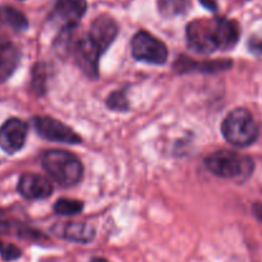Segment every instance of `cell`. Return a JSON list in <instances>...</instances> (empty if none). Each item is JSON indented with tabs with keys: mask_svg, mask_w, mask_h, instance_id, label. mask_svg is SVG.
Masks as SVG:
<instances>
[{
	"mask_svg": "<svg viewBox=\"0 0 262 262\" xmlns=\"http://www.w3.org/2000/svg\"><path fill=\"white\" fill-rule=\"evenodd\" d=\"M241 30L235 20L227 18L196 19L187 26V41L192 50L210 54L230 50L239 40Z\"/></svg>",
	"mask_w": 262,
	"mask_h": 262,
	"instance_id": "cell-1",
	"label": "cell"
},
{
	"mask_svg": "<svg viewBox=\"0 0 262 262\" xmlns=\"http://www.w3.org/2000/svg\"><path fill=\"white\" fill-rule=\"evenodd\" d=\"M42 168L46 173L64 188L74 187L82 181L83 165L73 154L64 150H50L41 156Z\"/></svg>",
	"mask_w": 262,
	"mask_h": 262,
	"instance_id": "cell-2",
	"label": "cell"
},
{
	"mask_svg": "<svg viewBox=\"0 0 262 262\" xmlns=\"http://www.w3.org/2000/svg\"><path fill=\"white\" fill-rule=\"evenodd\" d=\"M222 132L230 145L247 147L257 140L258 127L247 109L238 107L232 110L223 120Z\"/></svg>",
	"mask_w": 262,
	"mask_h": 262,
	"instance_id": "cell-3",
	"label": "cell"
},
{
	"mask_svg": "<svg viewBox=\"0 0 262 262\" xmlns=\"http://www.w3.org/2000/svg\"><path fill=\"white\" fill-rule=\"evenodd\" d=\"M206 168L215 176L227 179H245L252 173L253 161L233 151H217L207 156Z\"/></svg>",
	"mask_w": 262,
	"mask_h": 262,
	"instance_id": "cell-4",
	"label": "cell"
},
{
	"mask_svg": "<svg viewBox=\"0 0 262 262\" xmlns=\"http://www.w3.org/2000/svg\"><path fill=\"white\" fill-rule=\"evenodd\" d=\"M130 46L133 58L137 60L156 66H161L168 60V48L165 43L147 31L136 33L130 41Z\"/></svg>",
	"mask_w": 262,
	"mask_h": 262,
	"instance_id": "cell-5",
	"label": "cell"
},
{
	"mask_svg": "<svg viewBox=\"0 0 262 262\" xmlns=\"http://www.w3.org/2000/svg\"><path fill=\"white\" fill-rule=\"evenodd\" d=\"M32 122L37 135L42 137L43 140L53 141V142L69 143V145L81 143V136L77 135L68 125L54 119V118L38 115V117L33 118Z\"/></svg>",
	"mask_w": 262,
	"mask_h": 262,
	"instance_id": "cell-6",
	"label": "cell"
},
{
	"mask_svg": "<svg viewBox=\"0 0 262 262\" xmlns=\"http://www.w3.org/2000/svg\"><path fill=\"white\" fill-rule=\"evenodd\" d=\"M87 9L86 0H56L50 19L60 26V30L77 27Z\"/></svg>",
	"mask_w": 262,
	"mask_h": 262,
	"instance_id": "cell-7",
	"label": "cell"
},
{
	"mask_svg": "<svg viewBox=\"0 0 262 262\" xmlns=\"http://www.w3.org/2000/svg\"><path fill=\"white\" fill-rule=\"evenodd\" d=\"M28 127L18 118L8 119L0 127V148L7 154H15L23 147L27 137Z\"/></svg>",
	"mask_w": 262,
	"mask_h": 262,
	"instance_id": "cell-8",
	"label": "cell"
},
{
	"mask_svg": "<svg viewBox=\"0 0 262 262\" xmlns=\"http://www.w3.org/2000/svg\"><path fill=\"white\" fill-rule=\"evenodd\" d=\"M53 191V183L40 174L26 173L18 182V192L27 200L48 199L51 196Z\"/></svg>",
	"mask_w": 262,
	"mask_h": 262,
	"instance_id": "cell-9",
	"label": "cell"
},
{
	"mask_svg": "<svg viewBox=\"0 0 262 262\" xmlns=\"http://www.w3.org/2000/svg\"><path fill=\"white\" fill-rule=\"evenodd\" d=\"M118 31H119V28H118L117 22L112 17H109V15H100V17H97L92 22L90 31L87 32V36L104 53L112 45L113 41L115 40Z\"/></svg>",
	"mask_w": 262,
	"mask_h": 262,
	"instance_id": "cell-10",
	"label": "cell"
},
{
	"mask_svg": "<svg viewBox=\"0 0 262 262\" xmlns=\"http://www.w3.org/2000/svg\"><path fill=\"white\" fill-rule=\"evenodd\" d=\"M58 237L64 238L67 241L77 243H90L94 241L95 228L89 223H63V224H58L54 229Z\"/></svg>",
	"mask_w": 262,
	"mask_h": 262,
	"instance_id": "cell-11",
	"label": "cell"
},
{
	"mask_svg": "<svg viewBox=\"0 0 262 262\" xmlns=\"http://www.w3.org/2000/svg\"><path fill=\"white\" fill-rule=\"evenodd\" d=\"M233 63L230 60H223V59H217V60L210 61L206 60L204 63H197V61L192 60V59L187 58V56H181L178 60L176 61V69L181 73H186V72H209V73H214V72H222L225 69L230 68Z\"/></svg>",
	"mask_w": 262,
	"mask_h": 262,
	"instance_id": "cell-12",
	"label": "cell"
},
{
	"mask_svg": "<svg viewBox=\"0 0 262 262\" xmlns=\"http://www.w3.org/2000/svg\"><path fill=\"white\" fill-rule=\"evenodd\" d=\"M19 61V51L8 38L0 37V79L13 73Z\"/></svg>",
	"mask_w": 262,
	"mask_h": 262,
	"instance_id": "cell-13",
	"label": "cell"
},
{
	"mask_svg": "<svg viewBox=\"0 0 262 262\" xmlns=\"http://www.w3.org/2000/svg\"><path fill=\"white\" fill-rule=\"evenodd\" d=\"M0 22L15 31H23L28 27V20L22 12L13 7H0Z\"/></svg>",
	"mask_w": 262,
	"mask_h": 262,
	"instance_id": "cell-14",
	"label": "cell"
},
{
	"mask_svg": "<svg viewBox=\"0 0 262 262\" xmlns=\"http://www.w3.org/2000/svg\"><path fill=\"white\" fill-rule=\"evenodd\" d=\"M189 0H158V9L164 17H176L189 9Z\"/></svg>",
	"mask_w": 262,
	"mask_h": 262,
	"instance_id": "cell-15",
	"label": "cell"
},
{
	"mask_svg": "<svg viewBox=\"0 0 262 262\" xmlns=\"http://www.w3.org/2000/svg\"><path fill=\"white\" fill-rule=\"evenodd\" d=\"M82 210H83V202L78 201V200L60 199L54 205V211L58 215H63V216L77 215Z\"/></svg>",
	"mask_w": 262,
	"mask_h": 262,
	"instance_id": "cell-16",
	"label": "cell"
},
{
	"mask_svg": "<svg viewBox=\"0 0 262 262\" xmlns=\"http://www.w3.org/2000/svg\"><path fill=\"white\" fill-rule=\"evenodd\" d=\"M106 105L109 109L117 110V112H125L129 109V104H128V99L125 96V92L122 90L112 92L106 100Z\"/></svg>",
	"mask_w": 262,
	"mask_h": 262,
	"instance_id": "cell-17",
	"label": "cell"
},
{
	"mask_svg": "<svg viewBox=\"0 0 262 262\" xmlns=\"http://www.w3.org/2000/svg\"><path fill=\"white\" fill-rule=\"evenodd\" d=\"M0 255L4 260L7 261H12V260H17L18 257H20L22 252L18 247L13 245H8V243H3L0 241Z\"/></svg>",
	"mask_w": 262,
	"mask_h": 262,
	"instance_id": "cell-18",
	"label": "cell"
},
{
	"mask_svg": "<svg viewBox=\"0 0 262 262\" xmlns=\"http://www.w3.org/2000/svg\"><path fill=\"white\" fill-rule=\"evenodd\" d=\"M248 48L252 53L262 55V35H253L248 40Z\"/></svg>",
	"mask_w": 262,
	"mask_h": 262,
	"instance_id": "cell-19",
	"label": "cell"
},
{
	"mask_svg": "<svg viewBox=\"0 0 262 262\" xmlns=\"http://www.w3.org/2000/svg\"><path fill=\"white\" fill-rule=\"evenodd\" d=\"M253 212H255L256 216H257L262 222V205L261 204H256L255 206H253Z\"/></svg>",
	"mask_w": 262,
	"mask_h": 262,
	"instance_id": "cell-20",
	"label": "cell"
},
{
	"mask_svg": "<svg viewBox=\"0 0 262 262\" xmlns=\"http://www.w3.org/2000/svg\"><path fill=\"white\" fill-rule=\"evenodd\" d=\"M90 262H109V261L105 260V258H102V257H94Z\"/></svg>",
	"mask_w": 262,
	"mask_h": 262,
	"instance_id": "cell-21",
	"label": "cell"
},
{
	"mask_svg": "<svg viewBox=\"0 0 262 262\" xmlns=\"http://www.w3.org/2000/svg\"><path fill=\"white\" fill-rule=\"evenodd\" d=\"M0 26H2V22H0Z\"/></svg>",
	"mask_w": 262,
	"mask_h": 262,
	"instance_id": "cell-22",
	"label": "cell"
}]
</instances>
